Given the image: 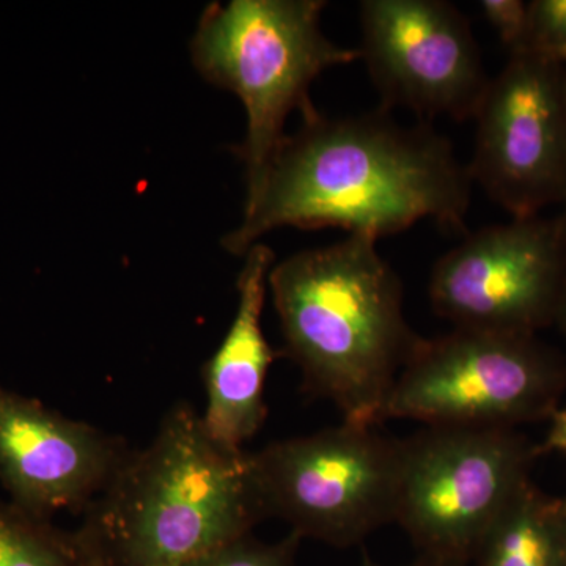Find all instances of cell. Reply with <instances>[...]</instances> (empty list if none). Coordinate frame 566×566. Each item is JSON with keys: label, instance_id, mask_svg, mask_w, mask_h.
<instances>
[{"label": "cell", "instance_id": "9c48e42d", "mask_svg": "<svg viewBox=\"0 0 566 566\" xmlns=\"http://www.w3.org/2000/svg\"><path fill=\"white\" fill-rule=\"evenodd\" d=\"M565 281L557 218L536 216L468 234L434 263L428 294L455 329L534 335L554 323Z\"/></svg>", "mask_w": 566, "mask_h": 566}, {"label": "cell", "instance_id": "5b68a950", "mask_svg": "<svg viewBox=\"0 0 566 566\" xmlns=\"http://www.w3.org/2000/svg\"><path fill=\"white\" fill-rule=\"evenodd\" d=\"M564 385V364L534 335L453 329L420 338L395 379L382 422L512 430L554 416Z\"/></svg>", "mask_w": 566, "mask_h": 566}, {"label": "cell", "instance_id": "ac0fdd59", "mask_svg": "<svg viewBox=\"0 0 566 566\" xmlns=\"http://www.w3.org/2000/svg\"><path fill=\"white\" fill-rule=\"evenodd\" d=\"M545 449L566 453V409L554 412L553 427L547 434Z\"/></svg>", "mask_w": 566, "mask_h": 566}, {"label": "cell", "instance_id": "7a4b0ae2", "mask_svg": "<svg viewBox=\"0 0 566 566\" xmlns=\"http://www.w3.org/2000/svg\"><path fill=\"white\" fill-rule=\"evenodd\" d=\"M348 234L274 264L268 277L283 354L312 397L331 401L342 422L376 427L420 335L405 318L403 285L376 248Z\"/></svg>", "mask_w": 566, "mask_h": 566}, {"label": "cell", "instance_id": "7c38bea8", "mask_svg": "<svg viewBox=\"0 0 566 566\" xmlns=\"http://www.w3.org/2000/svg\"><path fill=\"white\" fill-rule=\"evenodd\" d=\"M274 262V252L266 244H253L245 253L232 326L202 368L207 406L200 416L205 430L216 444L232 452H241L266 420L264 390L277 353L264 337L262 315Z\"/></svg>", "mask_w": 566, "mask_h": 566}, {"label": "cell", "instance_id": "6da1fadb", "mask_svg": "<svg viewBox=\"0 0 566 566\" xmlns=\"http://www.w3.org/2000/svg\"><path fill=\"white\" fill-rule=\"evenodd\" d=\"M471 192L468 166L430 125H400L382 107L342 118L318 114L283 142L222 248L244 256L281 227H337L379 240L433 219L464 232Z\"/></svg>", "mask_w": 566, "mask_h": 566}, {"label": "cell", "instance_id": "cb8c5ba5", "mask_svg": "<svg viewBox=\"0 0 566 566\" xmlns=\"http://www.w3.org/2000/svg\"><path fill=\"white\" fill-rule=\"evenodd\" d=\"M562 63H564V80H562V87H564V98L566 104V62Z\"/></svg>", "mask_w": 566, "mask_h": 566}, {"label": "cell", "instance_id": "8fae6325", "mask_svg": "<svg viewBox=\"0 0 566 566\" xmlns=\"http://www.w3.org/2000/svg\"><path fill=\"white\" fill-rule=\"evenodd\" d=\"M132 450L122 436L0 385V485L32 515L84 513Z\"/></svg>", "mask_w": 566, "mask_h": 566}, {"label": "cell", "instance_id": "7402d4cb", "mask_svg": "<svg viewBox=\"0 0 566 566\" xmlns=\"http://www.w3.org/2000/svg\"><path fill=\"white\" fill-rule=\"evenodd\" d=\"M562 523H564V538H565V551H566V504H562Z\"/></svg>", "mask_w": 566, "mask_h": 566}, {"label": "cell", "instance_id": "ba28073f", "mask_svg": "<svg viewBox=\"0 0 566 566\" xmlns=\"http://www.w3.org/2000/svg\"><path fill=\"white\" fill-rule=\"evenodd\" d=\"M564 63L536 51L510 54L475 114L472 182L513 219L542 216L566 186Z\"/></svg>", "mask_w": 566, "mask_h": 566}, {"label": "cell", "instance_id": "30bf717a", "mask_svg": "<svg viewBox=\"0 0 566 566\" xmlns=\"http://www.w3.org/2000/svg\"><path fill=\"white\" fill-rule=\"evenodd\" d=\"M359 57L379 107L474 118L490 77L468 18L446 0H364Z\"/></svg>", "mask_w": 566, "mask_h": 566}, {"label": "cell", "instance_id": "8992f818", "mask_svg": "<svg viewBox=\"0 0 566 566\" xmlns=\"http://www.w3.org/2000/svg\"><path fill=\"white\" fill-rule=\"evenodd\" d=\"M342 422L249 453L264 520L277 517L300 538L359 545L394 524L400 439Z\"/></svg>", "mask_w": 566, "mask_h": 566}, {"label": "cell", "instance_id": "5bb4252c", "mask_svg": "<svg viewBox=\"0 0 566 566\" xmlns=\"http://www.w3.org/2000/svg\"><path fill=\"white\" fill-rule=\"evenodd\" d=\"M0 566H102L80 532L0 501Z\"/></svg>", "mask_w": 566, "mask_h": 566}, {"label": "cell", "instance_id": "d6986e66", "mask_svg": "<svg viewBox=\"0 0 566 566\" xmlns=\"http://www.w3.org/2000/svg\"><path fill=\"white\" fill-rule=\"evenodd\" d=\"M360 566H382V565L376 564V562L371 560V558L368 556H364L363 565H360ZM406 566H472V565L460 564V562L441 560V558L419 556L416 558L415 562H412V564H409Z\"/></svg>", "mask_w": 566, "mask_h": 566}, {"label": "cell", "instance_id": "603a6c76", "mask_svg": "<svg viewBox=\"0 0 566 566\" xmlns=\"http://www.w3.org/2000/svg\"><path fill=\"white\" fill-rule=\"evenodd\" d=\"M549 57L556 59L558 62H566V50L557 52L556 55H549Z\"/></svg>", "mask_w": 566, "mask_h": 566}, {"label": "cell", "instance_id": "2e32d148", "mask_svg": "<svg viewBox=\"0 0 566 566\" xmlns=\"http://www.w3.org/2000/svg\"><path fill=\"white\" fill-rule=\"evenodd\" d=\"M566 50V0L528 2L526 51L556 55Z\"/></svg>", "mask_w": 566, "mask_h": 566}, {"label": "cell", "instance_id": "ffe728a7", "mask_svg": "<svg viewBox=\"0 0 566 566\" xmlns=\"http://www.w3.org/2000/svg\"><path fill=\"white\" fill-rule=\"evenodd\" d=\"M554 323L560 327L562 334H564L566 338V281L564 290H562L560 301H558L556 316H554Z\"/></svg>", "mask_w": 566, "mask_h": 566}, {"label": "cell", "instance_id": "3957f363", "mask_svg": "<svg viewBox=\"0 0 566 566\" xmlns=\"http://www.w3.org/2000/svg\"><path fill=\"white\" fill-rule=\"evenodd\" d=\"M82 515L77 532L102 566H186L264 520L249 452L216 444L185 401Z\"/></svg>", "mask_w": 566, "mask_h": 566}, {"label": "cell", "instance_id": "277c9868", "mask_svg": "<svg viewBox=\"0 0 566 566\" xmlns=\"http://www.w3.org/2000/svg\"><path fill=\"white\" fill-rule=\"evenodd\" d=\"M323 0H232L205 9L191 41L193 66L211 84L233 92L248 115L245 139L234 148L245 166L248 197L262 185L281 150L293 111L304 122L319 114L311 85L333 66L359 61L357 48L327 39Z\"/></svg>", "mask_w": 566, "mask_h": 566}, {"label": "cell", "instance_id": "e0dca14e", "mask_svg": "<svg viewBox=\"0 0 566 566\" xmlns=\"http://www.w3.org/2000/svg\"><path fill=\"white\" fill-rule=\"evenodd\" d=\"M479 7L510 54L526 51L528 2H523V0H482Z\"/></svg>", "mask_w": 566, "mask_h": 566}, {"label": "cell", "instance_id": "52a82bcc", "mask_svg": "<svg viewBox=\"0 0 566 566\" xmlns=\"http://www.w3.org/2000/svg\"><path fill=\"white\" fill-rule=\"evenodd\" d=\"M532 449L504 428L427 427L400 439L395 521L419 556L472 565L483 536L527 483Z\"/></svg>", "mask_w": 566, "mask_h": 566}, {"label": "cell", "instance_id": "4fadbf2b", "mask_svg": "<svg viewBox=\"0 0 566 566\" xmlns=\"http://www.w3.org/2000/svg\"><path fill=\"white\" fill-rule=\"evenodd\" d=\"M474 566H566L562 504L521 488L476 549Z\"/></svg>", "mask_w": 566, "mask_h": 566}, {"label": "cell", "instance_id": "9a60e30c", "mask_svg": "<svg viewBox=\"0 0 566 566\" xmlns=\"http://www.w3.org/2000/svg\"><path fill=\"white\" fill-rule=\"evenodd\" d=\"M300 538L293 532L277 543H263L252 534L216 547L186 566H294Z\"/></svg>", "mask_w": 566, "mask_h": 566}, {"label": "cell", "instance_id": "44dd1931", "mask_svg": "<svg viewBox=\"0 0 566 566\" xmlns=\"http://www.w3.org/2000/svg\"><path fill=\"white\" fill-rule=\"evenodd\" d=\"M558 205H560V212H558L556 218L558 221V226H560L562 238H564V243L566 248V186L564 196H562L560 203Z\"/></svg>", "mask_w": 566, "mask_h": 566}]
</instances>
